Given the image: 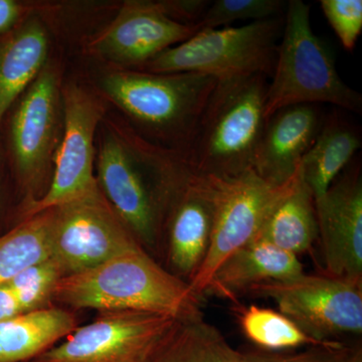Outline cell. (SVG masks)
<instances>
[{
	"instance_id": "obj_1",
	"label": "cell",
	"mask_w": 362,
	"mask_h": 362,
	"mask_svg": "<svg viewBox=\"0 0 362 362\" xmlns=\"http://www.w3.org/2000/svg\"><path fill=\"white\" fill-rule=\"evenodd\" d=\"M52 301L74 309L149 312L175 320L202 315L201 298L189 284L156 263L142 246L62 278Z\"/></svg>"
},
{
	"instance_id": "obj_2",
	"label": "cell",
	"mask_w": 362,
	"mask_h": 362,
	"mask_svg": "<svg viewBox=\"0 0 362 362\" xmlns=\"http://www.w3.org/2000/svg\"><path fill=\"white\" fill-rule=\"evenodd\" d=\"M268 77L218 81L182 158L194 175L230 178L252 169L265 127Z\"/></svg>"
},
{
	"instance_id": "obj_3",
	"label": "cell",
	"mask_w": 362,
	"mask_h": 362,
	"mask_svg": "<svg viewBox=\"0 0 362 362\" xmlns=\"http://www.w3.org/2000/svg\"><path fill=\"white\" fill-rule=\"evenodd\" d=\"M311 8L289 0L284 30L266 92L265 118L295 105L327 103L361 114L362 97L338 74L332 54L314 33Z\"/></svg>"
},
{
	"instance_id": "obj_4",
	"label": "cell",
	"mask_w": 362,
	"mask_h": 362,
	"mask_svg": "<svg viewBox=\"0 0 362 362\" xmlns=\"http://www.w3.org/2000/svg\"><path fill=\"white\" fill-rule=\"evenodd\" d=\"M284 16L240 28H206L143 65L154 74H199L216 80L263 75L271 78Z\"/></svg>"
},
{
	"instance_id": "obj_5",
	"label": "cell",
	"mask_w": 362,
	"mask_h": 362,
	"mask_svg": "<svg viewBox=\"0 0 362 362\" xmlns=\"http://www.w3.org/2000/svg\"><path fill=\"white\" fill-rule=\"evenodd\" d=\"M218 80L199 74L117 71L103 89L128 115L147 129L187 150Z\"/></svg>"
},
{
	"instance_id": "obj_6",
	"label": "cell",
	"mask_w": 362,
	"mask_h": 362,
	"mask_svg": "<svg viewBox=\"0 0 362 362\" xmlns=\"http://www.w3.org/2000/svg\"><path fill=\"white\" fill-rule=\"evenodd\" d=\"M45 213L51 259L64 277L90 270L121 252L141 246L101 188Z\"/></svg>"
},
{
	"instance_id": "obj_7",
	"label": "cell",
	"mask_w": 362,
	"mask_h": 362,
	"mask_svg": "<svg viewBox=\"0 0 362 362\" xmlns=\"http://www.w3.org/2000/svg\"><path fill=\"white\" fill-rule=\"evenodd\" d=\"M247 294L273 300L281 313L317 342L362 333L361 282L303 273L255 286Z\"/></svg>"
},
{
	"instance_id": "obj_8",
	"label": "cell",
	"mask_w": 362,
	"mask_h": 362,
	"mask_svg": "<svg viewBox=\"0 0 362 362\" xmlns=\"http://www.w3.org/2000/svg\"><path fill=\"white\" fill-rule=\"evenodd\" d=\"M206 178L213 188V230L206 259L189 283L199 298L206 293L221 263L256 239L288 183L280 187H272L252 169L230 178Z\"/></svg>"
},
{
	"instance_id": "obj_9",
	"label": "cell",
	"mask_w": 362,
	"mask_h": 362,
	"mask_svg": "<svg viewBox=\"0 0 362 362\" xmlns=\"http://www.w3.org/2000/svg\"><path fill=\"white\" fill-rule=\"evenodd\" d=\"M175 319L139 311L100 312L30 362H148Z\"/></svg>"
},
{
	"instance_id": "obj_10",
	"label": "cell",
	"mask_w": 362,
	"mask_h": 362,
	"mask_svg": "<svg viewBox=\"0 0 362 362\" xmlns=\"http://www.w3.org/2000/svg\"><path fill=\"white\" fill-rule=\"evenodd\" d=\"M65 131L54 154L51 187L44 197L30 202L26 218L99 189L93 173L94 137L104 108L89 93L76 85L62 94Z\"/></svg>"
},
{
	"instance_id": "obj_11",
	"label": "cell",
	"mask_w": 362,
	"mask_h": 362,
	"mask_svg": "<svg viewBox=\"0 0 362 362\" xmlns=\"http://www.w3.org/2000/svg\"><path fill=\"white\" fill-rule=\"evenodd\" d=\"M138 157L120 140L107 138L100 150L97 181L107 201L141 246L153 247L159 239L168 194L152 187L143 166L146 162Z\"/></svg>"
},
{
	"instance_id": "obj_12",
	"label": "cell",
	"mask_w": 362,
	"mask_h": 362,
	"mask_svg": "<svg viewBox=\"0 0 362 362\" xmlns=\"http://www.w3.org/2000/svg\"><path fill=\"white\" fill-rule=\"evenodd\" d=\"M314 206L325 274L362 283L361 163L349 166Z\"/></svg>"
},
{
	"instance_id": "obj_13",
	"label": "cell",
	"mask_w": 362,
	"mask_h": 362,
	"mask_svg": "<svg viewBox=\"0 0 362 362\" xmlns=\"http://www.w3.org/2000/svg\"><path fill=\"white\" fill-rule=\"evenodd\" d=\"M163 221L168 271L189 284L211 244L214 197L209 180L189 171L169 194L160 226Z\"/></svg>"
},
{
	"instance_id": "obj_14",
	"label": "cell",
	"mask_w": 362,
	"mask_h": 362,
	"mask_svg": "<svg viewBox=\"0 0 362 362\" xmlns=\"http://www.w3.org/2000/svg\"><path fill=\"white\" fill-rule=\"evenodd\" d=\"M199 25L173 21L163 2L132 0L93 42V51L120 65H145L162 52L194 37Z\"/></svg>"
},
{
	"instance_id": "obj_15",
	"label": "cell",
	"mask_w": 362,
	"mask_h": 362,
	"mask_svg": "<svg viewBox=\"0 0 362 362\" xmlns=\"http://www.w3.org/2000/svg\"><path fill=\"white\" fill-rule=\"evenodd\" d=\"M61 96L56 74L44 68L14 112L11 144L18 175L26 187L39 185L56 148Z\"/></svg>"
},
{
	"instance_id": "obj_16",
	"label": "cell",
	"mask_w": 362,
	"mask_h": 362,
	"mask_svg": "<svg viewBox=\"0 0 362 362\" xmlns=\"http://www.w3.org/2000/svg\"><path fill=\"white\" fill-rule=\"evenodd\" d=\"M323 120L316 105H295L276 112L267 119L255 152L252 170L272 187L289 182L318 135Z\"/></svg>"
},
{
	"instance_id": "obj_17",
	"label": "cell",
	"mask_w": 362,
	"mask_h": 362,
	"mask_svg": "<svg viewBox=\"0 0 362 362\" xmlns=\"http://www.w3.org/2000/svg\"><path fill=\"white\" fill-rule=\"evenodd\" d=\"M303 273L297 256L265 240H254L221 263L206 292L235 302L255 286L289 280Z\"/></svg>"
},
{
	"instance_id": "obj_18",
	"label": "cell",
	"mask_w": 362,
	"mask_h": 362,
	"mask_svg": "<svg viewBox=\"0 0 362 362\" xmlns=\"http://www.w3.org/2000/svg\"><path fill=\"white\" fill-rule=\"evenodd\" d=\"M317 239L318 228L313 194L302 180L298 168L255 240H265L298 257L310 251Z\"/></svg>"
},
{
	"instance_id": "obj_19",
	"label": "cell",
	"mask_w": 362,
	"mask_h": 362,
	"mask_svg": "<svg viewBox=\"0 0 362 362\" xmlns=\"http://www.w3.org/2000/svg\"><path fill=\"white\" fill-rule=\"evenodd\" d=\"M75 314L45 307L0 322V362H30L77 329Z\"/></svg>"
},
{
	"instance_id": "obj_20",
	"label": "cell",
	"mask_w": 362,
	"mask_h": 362,
	"mask_svg": "<svg viewBox=\"0 0 362 362\" xmlns=\"http://www.w3.org/2000/svg\"><path fill=\"white\" fill-rule=\"evenodd\" d=\"M0 39V121L44 68L47 35L39 21H30Z\"/></svg>"
},
{
	"instance_id": "obj_21",
	"label": "cell",
	"mask_w": 362,
	"mask_h": 362,
	"mask_svg": "<svg viewBox=\"0 0 362 362\" xmlns=\"http://www.w3.org/2000/svg\"><path fill=\"white\" fill-rule=\"evenodd\" d=\"M361 148V136L356 127L337 116L324 118L299 165L300 175L314 199L327 192Z\"/></svg>"
},
{
	"instance_id": "obj_22",
	"label": "cell",
	"mask_w": 362,
	"mask_h": 362,
	"mask_svg": "<svg viewBox=\"0 0 362 362\" xmlns=\"http://www.w3.org/2000/svg\"><path fill=\"white\" fill-rule=\"evenodd\" d=\"M148 362H243L223 333L204 315L176 320Z\"/></svg>"
},
{
	"instance_id": "obj_23",
	"label": "cell",
	"mask_w": 362,
	"mask_h": 362,
	"mask_svg": "<svg viewBox=\"0 0 362 362\" xmlns=\"http://www.w3.org/2000/svg\"><path fill=\"white\" fill-rule=\"evenodd\" d=\"M237 311L240 329L259 349L286 351L299 347L325 344L317 342L305 334L296 324L280 311L256 305L238 307Z\"/></svg>"
},
{
	"instance_id": "obj_24",
	"label": "cell",
	"mask_w": 362,
	"mask_h": 362,
	"mask_svg": "<svg viewBox=\"0 0 362 362\" xmlns=\"http://www.w3.org/2000/svg\"><path fill=\"white\" fill-rule=\"evenodd\" d=\"M49 258L47 216L44 211L0 237V286L28 266Z\"/></svg>"
},
{
	"instance_id": "obj_25",
	"label": "cell",
	"mask_w": 362,
	"mask_h": 362,
	"mask_svg": "<svg viewBox=\"0 0 362 362\" xmlns=\"http://www.w3.org/2000/svg\"><path fill=\"white\" fill-rule=\"evenodd\" d=\"M63 277L56 262L49 258L23 269L6 284L25 313L47 307L52 301L54 288Z\"/></svg>"
},
{
	"instance_id": "obj_26",
	"label": "cell",
	"mask_w": 362,
	"mask_h": 362,
	"mask_svg": "<svg viewBox=\"0 0 362 362\" xmlns=\"http://www.w3.org/2000/svg\"><path fill=\"white\" fill-rule=\"evenodd\" d=\"M287 1L283 0H214L202 16V30L218 28L238 21H259L284 16Z\"/></svg>"
},
{
	"instance_id": "obj_27",
	"label": "cell",
	"mask_w": 362,
	"mask_h": 362,
	"mask_svg": "<svg viewBox=\"0 0 362 362\" xmlns=\"http://www.w3.org/2000/svg\"><path fill=\"white\" fill-rule=\"evenodd\" d=\"M354 347L340 341L307 346L303 351H267L255 349L242 352L243 362H345Z\"/></svg>"
},
{
	"instance_id": "obj_28",
	"label": "cell",
	"mask_w": 362,
	"mask_h": 362,
	"mask_svg": "<svg viewBox=\"0 0 362 362\" xmlns=\"http://www.w3.org/2000/svg\"><path fill=\"white\" fill-rule=\"evenodd\" d=\"M320 6L343 47L354 51L362 32L361 0H321Z\"/></svg>"
},
{
	"instance_id": "obj_29",
	"label": "cell",
	"mask_w": 362,
	"mask_h": 362,
	"mask_svg": "<svg viewBox=\"0 0 362 362\" xmlns=\"http://www.w3.org/2000/svg\"><path fill=\"white\" fill-rule=\"evenodd\" d=\"M25 7L13 0H0V33L11 32L23 16Z\"/></svg>"
},
{
	"instance_id": "obj_30",
	"label": "cell",
	"mask_w": 362,
	"mask_h": 362,
	"mask_svg": "<svg viewBox=\"0 0 362 362\" xmlns=\"http://www.w3.org/2000/svg\"><path fill=\"white\" fill-rule=\"evenodd\" d=\"M23 313L18 300L9 286H0V322L8 320Z\"/></svg>"
},
{
	"instance_id": "obj_31",
	"label": "cell",
	"mask_w": 362,
	"mask_h": 362,
	"mask_svg": "<svg viewBox=\"0 0 362 362\" xmlns=\"http://www.w3.org/2000/svg\"><path fill=\"white\" fill-rule=\"evenodd\" d=\"M345 362H362V349L361 347H354L351 354Z\"/></svg>"
}]
</instances>
